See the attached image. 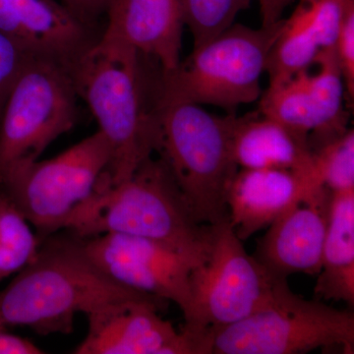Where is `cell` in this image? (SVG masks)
<instances>
[{"instance_id": "4fadbf2b", "label": "cell", "mask_w": 354, "mask_h": 354, "mask_svg": "<svg viewBox=\"0 0 354 354\" xmlns=\"http://www.w3.org/2000/svg\"><path fill=\"white\" fill-rule=\"evenodd\" d=\"M58 0H0V32L29 55L51 58L70 69L100 39Z\"/></svg>"}, {"instance_id": "ffe728a7", "label": "cell", "mask_w": 354, "mask_h": 354, "mask_svg": "<svg viewBox=\"0 0 354 354\" xmlns=\"http://www.w3.org/2000/svg\"><path fill=\"white\" fill-rule=\"evenodd\" d=\"M322 270L354 272V189L333 192Z\"/></svg>"}, {"instance_id": "6da1fadb", "label": "cell", "mask_w": 354, "mask_h": 354, "mask_svg": "<svg viewBox=\"0 0 354 354\" xmlns=\"http://www.w3.org/2000/svg\"><path fill=\"white\" fill-rule=\"evenodd\" d=\"M146 58L104 29L71 69L79 99L87 104L111 146L106 185L127 180L156 152L162 70L151 79Z\"/></svg>"}, {"instance_id": "277c9868", "label": "cell", "mask_w": 354, "mask_h": 354, "mask_svg": "<svg viewBox=\"0 0 354 354\" xmlns=\"http://www.w3.org/2000/svg\"><path fill=\"white\" fill-rule=\"evenodd\" d=\"M156 152L164 160L199 225L228 221L227 194L239 167L232 152L234 114L218 116L201 106L157 95Z\"/></svg>"}, {"instance_id": "7a4b0ae2", "label": "cell", "mask_w": 354, "mask_h": 354, "mask_svg": "<svg viewBox=\"0 0 354 354\" xmlns=\"http://www.w3.org/2000/svg\"><path fill=\"white\" fill-rule=\"evenodd\" d=\"M122 299L164 301L109 278L88 259L75 235L48 239L0 291V329L23 326L39 335H68L77 314Z\"/></svg>"}, {"instance_id": "ac0fdd59", "label": "cell", "mask_w": 354, "mask_h": 354, "mask_svg": "<svg viewBox=\"0 0 354 354\" xmlns=\"http://www.w3.org/2000/svg\"><path fill=\"white\" fill-rule=\"evenodd\" d=\"M324 48L321 32L306 4L299 0L290 17L283 19L278 38L270 51L266 66L270 87L285 84L308 69Z\"/></svg>"}, {"instance_id": "603a6c76", "label": "cell", "mask_w": 354, "mask_h": 354, "mask_svg": "<svg viewBox=\"0 0 354 354\" xmlns=\"http://www.w3.org/2000/svg\"><path fill=\"white\" fill-rule=\"evenodd\" d=\"M317 172L333 192L354 189V131L348 129L339 138L313 152Z\"/></svg>"}, {"instance_id": "7c38bea8", "label": "cell", "mask_w": 354, "mask_h": 354, "mask_svg": "<svg viewBox=\"0 0 354 354\" xmlns=\"http://www.w3.org/2000/svg\"><path fill=\"white\" fill-rule=\"evenodd\" d=\"M333 191L321 185L277 218L260 241L254 257L277 278L293 274H318Z\"/></svg>"}, {"instance_id": "2e32d148", "label": "cell", "mask_w": 354, "mask_h": 354, "mask_svg": "<svg viewBox=\"0 0 354 354\" xmlns=\"http://www.w3.org/2000/svg\"><path fill=\"white\" fill-rule=\"evenodd\" d=\"M232 152L239 169H286L320 178L308 140L261 113L234 115Z\"/></svg>"}, {"instance_id": "5bb4252c", "label": "cell", "mask_w": 354, "mask_h": 354, "mask_svg": "<svg viewBox=\"0 0 354 354\" xmlns=\"http://www.w3.org/2000/svg\"><path fill=\"white\" fill-rule=\"evenodd\" d=\"M321 185L320 178L311 174L239 169L227 190L228 221L237 237L245 241Z\"/></svg>"}, {"instance_id": "8992f818", "label": "cell", "mask_w": 354, "mask_h": 354, "mask_svg": "<svg viewBox=\"0 0 354 354\" xmlns=\"http://www.w3.org/2000/svg\"><path fill=\"white\" fill-rule=\"evenodd\" d=\"M283 19L259 29L232 24L171 72L160 71L158 97L234 111L258 101L260 79Z\"/></svg>"}, {"instance_id": "5b68a950", "label": "cell", "mask_w": 354, "mask_h": 354, "mask_svg": "<svg viewBox=\"0 0 354 354\" xmlns=\"http://www.w3.org/2000/svg\"><path fill=\"white\" fill-rule=\"evenodd\" d=\"M189 283L190 306L180 333L193 354H203L209 334L267 308L290 288L286 279L248 255L230 221L211 225L208 255L191 272Z\"/></svg>"}, {"instance_id": "4316f807", "label": "cell", "mask_w": 354, "mask_h": 354, "mask_svg": "<svg viewBox=\"0 0 354 354\" xmlns=\"http://www.w3.org/2000/svg\"><path fill=\"white\" fill-rule=\"evenodd\" d=\"M44 351L30 339L0 329V354H43Z\"/></svg>"}, {"instance_id": "e0dca14e", "label": "cell", "mask_w": 354, "mask_h": 354, "mask_svg": "<svg viewBox=\"0 0 354 354\" xmlns=\"http://www.w3.org/2000/svg\"><path fill=\"white\" fill-rule=\"evenodd\" d=\"M314 64L319 66L316 74H309L308 69L304 71L318 120V128L308 139L312 152L339 138L348 129V113L344 106L346 86L335 48L321 50Z\"/></svg>"}, {"instance_id": "8fae6325", "label": "cell", "mask_w": 354, "mask_h": 354, "mask_svg": "<svg viewBox=\"0 0 354 354\" xmlns=\"http://www.w3.org/2000/svg\"><path fill=\"white\" fill-rule=\"evenodd\" d=\"M151 299H122L87 314L88 332L75 354H191L181 333Z\"/></svg>"}, {"instance_id": "44dd1931", "label": "cell", "mask_w": 354, "mask_h": 354, "mask_svg": "<svg viewBox=\"0 0 354 354\" xmlns=\"http://www.w3.org/2000/svg\"><path fill=\"white\" fill-rule=\"evenodd\" d=\"M253 0H181L184 25L187 26L196 48L220 35L234 23L239 12Z\"/></svg>"}, {"instance_id": "9a60e30c", "label": "cell", "mask_w": 354, "mask_h": 354, "mask_svg": "<svg viewBox=\"0 0 354 354\" xmlns=\"http://www.w3.org/2000/svg\"><path fill=\"white\" fill-rule=\"evenodd\" d=\"M104 29L113 32L162 72L180 64L184 26L181 0H111Z\"/></svg>"}, {"instance_id": "ba28073f", "label": "cell", "mask_w": 354, "mask_h": 354, "mask_svg": "<svg viewBox=\"0 0 354 354\" xmlns=\"http://www.w3.org/2000/svg\"><path fill=\"white\" fill-rule=\"evenodd\" d=\"M354 353V315L288 288L274 304L209 334L203 354H297L318 348Z\"/></svg>"}, {"instance_id": "52a82bcc", "label": "cell", "mask_w": 354, "mask_h": 354, "mask_svg": "<svg viewBox=\"0 0 354 354\" xmlns=\"http://www.w3.org/2000/svg\"><path fill=\"white\" fill-rule=\"evenodd\" d=\"M111 160V146L97 130L57 157L9 167L0 176V188L38 237L46 239L65 230L72 215L95 194Z\"/></svg>"}, {"instance_id": "30bf717a", "label": "cell", "mask_w": 354, "mask_h": 354, "mask_svg": "<svg viewBox=\"0 0 354 354\" xmlns=\"http://www.w3.org/2000/svg\"><path fill=\"white\" fill-rule=\"evenodd\" d=\"M79 241L88 259L113 281L158 299L169 300L183 316L188 313L191 272L204 260L162 242L134 235L102 234Z\"/></svg>"}, {"instance_id": "83f0119b", "label": "cell", "mask_w": 354, "mask_h": 354, "mask_svg": "<svg viewBox=\"0 0 354 354\" xmlns=\"http://www.w3.org/2000/svg\"><path fill=\"white\" fill-rule=\"evenodd\" d=\"M259 2L263 27H270L283 19V11L293 0H257Z\"/></svg>"}, {"instance_id": "7402d4cb", "label": "cell", "mask_w": 354, "mask_h": 354, "mask_svg": "<svg viewBox=\"0 0 354 354\" xmlns=\"http://www.w3.org/2000/svg\"><path fill=\"white\" fill-rule=\"evenodd\" d=\"M39 243L29 221L0 188V259L25 267L34 259Z\"/></svg>"}, {"instance_id": "d6986e66", "label": "cell", "mask_w": 354, "mask_h": 354, "mask_svg": "<svg viewBox=\"0 0 354 354\" xmlns=\"http://www.w3.org/2000/svg\"><path fill=\"white\" fill-rule=\"evenodd\" d=\"M304 71L285 84L269 86L261 95L259 113L308 140L318 128V120L307 90Z\"/></svg>"}, {"instance_id": "9c48e42d", "label": "cell", "mask_w": 354, "mask_h": 354, "mask_svg": "<svg viewBox=\"0 0 354 354\" xmlns=\"http://www.w3.org/2000/svg\"><path fill=\"white\" fill-rule=\"evenodd\" d=\"M78 95L68 66L51 58L26 62L0 120V176L39 160L78 118Z\"/></svg>"}, {"instance_id": "484cf974", "label": "cell", "mask_w": 354, "mask_h": 354, "mask_svg": "<svg viewBox=\"0 0 354 354\" xmlns=\"http://www.w3.org/2000/svg\"><path fill=\"white\" fill-rule=\"evenodd\" d=\"M79 20L100 29V21L106 17L111 0H58Z\"/></svg>"}, {"instance_id": "cb8c5ba5", "label": "cell", "mask_w": 354, "mask_h": 354, "mask_svg": "<svg viewBox=\"0 0 354 354\" xmlns=\"http://www.w3.org/2000/svg\"><path fill=\"white\" fill-rule=\"evenodd\" d=\"M30 57L15 41L0 32V120L9 95Z\"/></svg>"}, {"instance_id": "3957f363", "label": "cell", "mask_w": 354, "mask_h": 354, "mask_svg": "<svg viewBox=\"0 0 354 354\" xmlns=\"http://www.w3.org/2000/svg\"><path fill=\"white\" fill-rule=\"evenodd\" d=\"M65 230L79 239L102 234L145 237L203 260L211 242V225L194 220L169 167L153 157L122 183L102 181Z\"/></svg>"}, {"instance_id": "d4e9b609", "label": "cell", "mask_w": 354, "mask_h": 354, "mask_svg": "<svg viewBox=\"0 0 354 354\" xmlns=\"http://www.w3.org/2000/svg\"><path fill=\"white\" fill-rule=\"evenodd\" d=\"M335 53L341 67L346 101L353 104L354 99V3L346 9L341 29L335 43Z\"/></svg>"}]
</instances>
